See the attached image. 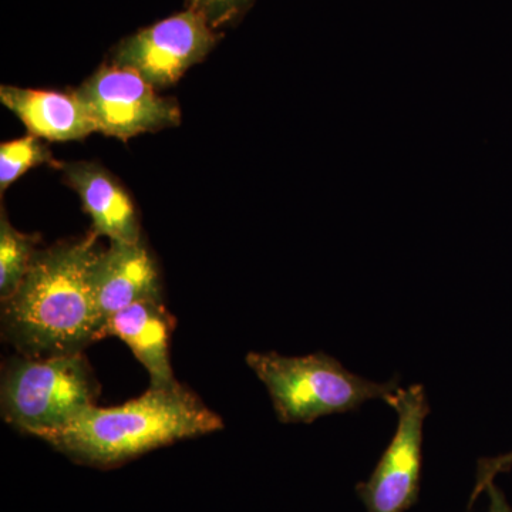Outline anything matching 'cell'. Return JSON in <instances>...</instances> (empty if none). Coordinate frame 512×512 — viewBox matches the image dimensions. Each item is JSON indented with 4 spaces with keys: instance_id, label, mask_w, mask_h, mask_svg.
Returning <instances> with one entry per match:
<instances>
[{
    "instance_id": "6da1fadb",
    "label": "cell",
    "mask_w": 512,
    "mask_h": 512,
    "mask_svg": "<svg viewBox=\"0 0 512 512\" xmlns=\"http://www.w3.org/2000/svg\"><path fill=\"white\" fill-rule=\"evenodd\" d=\"M97 235L36 252L22 284L2 305L5 338L28 357L82 353L97 342L92 269Z\"/></svg>"
},
{
    "instance_id": "7a4b0ae2",
    "label": "cell",
    "mask_w": 512,
    "mask_h": 512,
    "mask_svg": "<svg viewBox=\"0 0 512 512\" xmlns=\"http://www.w3.org/2000/svg\"><path fill=\"white\" fill-rule=\"evenodd\" d=\"M224 429V421L180 383L150 387L117 407L90 406L42 440L79 463L110 468L174 441Z\"/></svg>"
},
{
    "instance_id": "3957f363",
    "label": "cell",
    "mask_w": 512,
    "mask_h": 512,
    "mask_svg": "<svg viewBox=\"0 0 512 512\" xmlns=\"http://www.w3.org/2000/svg\"><path fill=\"white\" fill-rule=\"evenodd\" d=\"M248 366L265 384L278 420L285 424L313 423L320 417L357 412L370 400H384L400 387V377L375 382L346 369L325 352L282 356L251 352Z\"/></svg>"
},
{
    "instance_id": "277c9868",
    "label": "cell",
    "mask_w": 512,
    "mask_h": 512,
    "mask_svg": "<svg viewBox=\"0 0 512 512\" xmlns=\"http://www.w3.org/2000/svg\"><path fill=\"white\" fill-rule=\"evenodd\" d=\"M99 384L82 353L16 357L2 377V413L13 427L45 437L94 406Z\"/></svg>"
},
{
    "instance_id": "5b68a950",
    "label": "cell",
    "mask_w": 512,
    "mask_h": 512,
    "mask_svg": "<svg viewBox=\"0 0 512 512\" xmlns=\"http://www.w3.org/2000/svg\"><path fill=\"white\" fill-rule=\"evenodd\" d=\"M386 403L397 413L396 431L373 473L356 485V494L367 512H406L419 503L430 403L421 384L399 387Z\"/></svg>"
},
{
    "instance_id": "8992f818",
    "label": "cell",
    "mask_w": 512,
    "mask_h": 512,
    "mask_svg": "<svg viewBox=\"0 0 512 512\" xmlns=\"http://www.w3.org/2000/svg\"><path fill=\"white\" fill-rule=\"evenodd\" d=\"M90 114L99 133L128 140L180 124L181 111L173 99H165L134 70L103 66L74 90Z\"/></svg>"
},
{
    "instance_id": "52a82bcc",
    "label": "cell",
    "mask_w": 512,
    "mask_h": 512,
    "mask_svg": "<svg viewBox=\"0 0 512 512\" xmlns=\"http://www.w3.org/2000/svg\"><path fill=\"white\" fill-rule=\"evenodd\" d=\"M220 40L190 9L138 30L117 46L113 64L134 70L156 89L171 86L202 62Z\"/></svg>"
},
{
    "instance_id": "ba28073f",
    "label": "cell",
    "mask_w": 512,
    "mask_h": 512,
    "mask_svg": "<svg viewBox=\"0 0 512 512\" xmlns=\"http://www.w3.org/2000/svg\"><path fill=\"white\" fill-rule=\"evenodd\" d=\"M92 291L100 330L114 313L134 303L163 299L156 262L141 241H110V248L100 251L92 269Z\"/></svg>"
},
{
    "instance_id": "9c48e42d",
    "label": "cell",
    "mask_w": 512,
    "mask_h": 512,
    "mask_svg": "<svg viewBox=\"0 0 512 512\" xmlns=\"http://www.w3.org/2000/svg\"><path fill=\"white\" fill-rule=\"evenodd\" d=\"M175 318L165 308L163 299H148L114 313L97 336V340L116 336L131 349L138 362L146 367L151 387L177 383L170 363L171 333Z\"/></svg>"
},
{
    "instance_id": "30bf717a",
    "label": "cell",
    "mask_w": 512,
    "mask_h": 512,
    "mask_svg": "<svg viewBox=\"0 0 512 512\" xmlns=\"http://www.w3.org/2000/svg\"><path fill=\"white\" fill-rule=\"evenodd\" d=\"M0 101L29 133L50 141L82 140L99 131L89 109L76 92L0 87Z\"/></svg>"
},
{
    "instance_id": "8fae6325",
    "label": "cell",
    "mask_w": 512,
    "mask_h": 512,
    "mask_svg": "<svg viewBox=\"0 0 512 512\" xmlns=\"http://www.w3.org/2000/svg\"><path fill=\"white\" fill-rule=\"evenodd\" d=\"M64 181L79 194L83 210L93 221L97 237L110 241L140 242L136 208L123 187L103 167L94 163L62 165Z\"/></svg>"
},
{
    "instance_id": "7c38bea8",
    "label": "cell",
    "mask_w": 512,
    "mask_h": 512,
    "mask_svg": "<svg viewBox=\"0 0 512 512\" xmlns=\"http://www.w3.org/2000/svg\"><path fill=\"white\" fill-rule=\"evenodd\" d=\"M37 235L22 234L10 224L5 212L0 217V298L9 299L28 274L36 255Z\"/></svg>"
},
{
    "instance_id": "4fadbf2b",
    "label": "cell",
    "mask_w": 512,
    "mask_h": 512,
    "mask_svg": "<svg viewBox=\"0 0 512 512\" xmlns=\"http://www.w3.org/2000/svg\"><path fill=\"white\" fill-rule=\"evenodd\" d=\"M42 164H57L39 137L28 134L0 146V191L5 192L23 174ZM62 167V165H60Z\"/></svg>"
},
{
    "instance_id": "5bb4252c",
    "label": "cell",
    "mask_w": 512,
    "mask_h": 512,
    "mask_svg": "<svg viewBox=\"0 0 512 512\" xmlns=\"http://www.w3.org/2000/svg\"><path fill=\"white\" fill-rule=\"evenodd\" d=\"M255 0H188L187 9L200 15L214 30L235 22Z\"/></svg>"
},
{
    "instance_id": "9a60e30c",
    "label": "cell",
    "mask_w": 512,
    "mask_h": 512,
    "mask_svg": "<svg viewBox=\"0 0 512 512\" xmlns=\"http://www.w3.org/2000/svg\"><path fill=\"white\" fill-rule=\"evenodd\" d=\"M512 468V451L511 453L501 454V456L480 458L477 464L476 485H474L473 493L470 495V503L468 508L473 507L474 501L483 494L485 488L495 481L498 474L507 473Z\"/></svg>"
},
{
    "instance_id": "2e32d148",
    "label": "cell",
    "mask_w": 512,
    "mask_h": 512,
    "mask_svg": "<svg viewBox=\"0 0 512 512\" xmlns=\"http://www.w3.org/2000/svg\"><path fill=\"white\" fill-rule=\"evenodd\" d=\"M484 493L488 495L487 512H512V507L505 498L503 490L495 484V481L487 485Z\"/></svg>"
}]
</instances>
